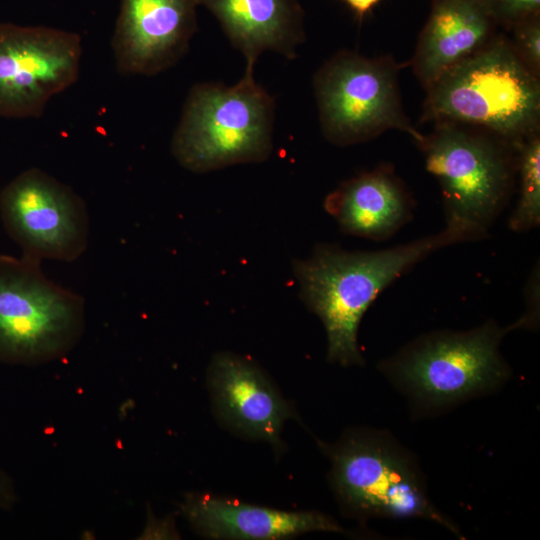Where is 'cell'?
<instances>
[{"label":"cell","mask_w":540,"mask_h":540,"mask_svg":"<svg viewBox=\"0 0 540 540\" xmlns=\"http://www.w3.org/2000/svg\"><path fill=\"white\" fill-rule=\"evenodd\" d=\"M418 147L426 169L440 184L447 224L486 237L513 190L515 147L485 131L451 123H435Z\"/></svg>","instance_id":"cell-4"},{"label":"cell","mask_w":540,"mask_h":540,"mask_svg":"<svg viewBox=\"0 0 540 540\" xmlns=\"http://www.w3.org/2000/svg\"><path fill=\"white\" fill-rule=\"evenodd\" d=\"M497 25L483 0H431L409 62L425 90L444 72L485 46Z\"/></svg>","instance_id":"cell-14"},{"label":"cell","mask_w":540,"mask_h":540,"mask_svg":"<svg viewBox=\"0 0 540 540\" xmlns=\"http://www.w3.org/2000/svg\"><path fill=\"white\" fill-rule=\"evenodd\" d=\"M479 239L463 226L447 224L437 234L385 250L349 252L318 245L310 258L294 261L300 296L325 327L327 359L343 366L362 365L358 328L378 294L432 252Z\"/></svg>","instance_id":"cell-1"},{"label":"cell","mask_w":540,"mask_h":540,"mask_svg":"<svg viewBox=\"0 0 540 540\" xmlns=\"http://www.w3.org/2000/svg\"><path fill=\"white\" fill-rule=\"evenodd\" d=\"M324 207L345 233L378 241L408 222L413 201L393 169L382 165L341 183Z\"/></svg>","instance_id":"cell-15"},{"label":"cell","mask_w":540,"mask_h":540,"mask_svg":"<svg viewBox=\"0 0 540 540\" xmlns=\"http://www.w3.org/2000/svg\"><path fill=\"white\" fill-rule=\"evenodd\" d=\"M181 509L191 527L210 539L273 540L314 531L343 532L321 512L284 511L208 493L187 495Z\"/></svg>","instance_id":"cell-13"},{"label":"cell","mask_w":540,"mask_h":540,"mask_svg":"<svg viewBox=\"0 0 540 540\" xmlns=\"http://www.w3.org/2000/svg\"><path fill=\"white\" fill-rule=\"evenodd\" d=\"M499 27L510 30L520 22L540 15V0H483Z\"/></svg>","instance_id":"cell-19"},{"label":"cell","mask_w":540,"mask_h":540,"mask_svg":"<svg viewBox=\"0 0 540 540\" xmlns=\"http://www.w3.org/2000/svg\"><path fill=\"white\" fill-rule=\"evenodd\" d=\"M200 0H121L112 37L123 75L153 76L174 66L197 29Z\"/></svg>","instance_id":"cell-11"},{"label":"cell","mask_w":540,"mask_h":540,"mask_svg":"<svg viewBox=\"0 0 540 540\" xmlns=\"http://www.w3.org/2000/svg\"><path fill=\"white\" fill-rule=\"evenodd\" d=\"M81 57L77 33L0 22V117H40L77 81Z\"/></svg>","instance_id":"cell-10"},{"label":"cell","mask_w":540,"mask_h":540,"mask_svg":"<svg viewBox=\"0 0 540 540\" xmlns=\"http://www.w3.org/2000/svg\"><path fill=\"white\" fill-rule=\"evenodd\" d=\"M538 269L537 271H534L532 274V277L528 283L527 287V296H528V307L529 310L525 315L522 316L519 321H517L513 328H520L523 326L529 327L531 324H535L536 321V298L539 297V276H538Z\"/></svg>","instance_id":"cell-20"},{"label":"cell","mask_w":540,"mask_h":540,"mask_svg":"<svg viewBox=\"0 0 540 540\" xmlns=\"http://www.w3.org/2000/svg\"><path fill=\"white\" fill-rule=\"evenodd\" d=\"M516 172L519 173L520 195L509 218V228L525 232L540 223V135L534 133L516 146Z\"/></svg>","instance_id":"cell-17"},{"label":"cell","mask_w":540,"mask_h":540,"mask_svg":"<svg viewBox=\"0 0 540 540\" xmlns=\"http://www.w3.org/2000/svg\"><path fill=\"white\" fill-rule=\"evenodd\" d=\"M360 17L369 12L380 0H343Z\"/></svg>","instance_id":"cell-21"},{"label":"cell","mask_w":540,"mask_h":540,"mask_svg":"<svg viewBox=\"0 0 540 540\" xmlns=\"http://www.w3.org/2000/svg\"><path fill=\"white\" fill-rule=\"evenodd\" d=\"M511 329L489 321L465 332L424 335L384 361L381 369L416 402L448 406L504 382L509 368L499 346Z\"/></svg>","instance_id":"cell-6"},{"label":"cell","mask_w":540,"mask_h":540,"mask_svg":"<svg viewBox=\"0 0 540 540\" xmlns=\"http://www.w3.org/2000/svg\"><path fill=\"white\" fill-rule=\"evenodd\" d=\"M0 217L27 258L72 262L87 248L89 216L84 200L38 168L21 172L4 186Z\"/></svg>","instance_id":"cell-9"},{"label":"cell","mask_w":540,"mask_h":540,"mask_svg":"<svg viewBox=\"0 0 540 540\" xmlns=\"http://www.w3.org/2000/svg\"><path fill=\"white\" fill-rule=\"evenodd\" d=\"M327 451L332 489L350 516L422 517L458 534L430 502L414 458L390 436L353 430Z\"/></svg>","instance_id":"cell-5"},{"label":"cell","mask_w":540,"mask_h":540,"mask_svg":"<svg viewBox=\"0 0 540 540\" xmlns=\"http://www.w3.org/2000/svg\"><path fill=\"white\" fill-rule=\"evenodd\" d=\"M422 121L485 131L515 147L539 132L540 82L496 34L426 89Z\"/></svg>","instance_id":"cell-2"},{"label":"cell","mask_w":540,"mask_h":540,"mask_svg":"<svg viewBox=\"0 0 540 540\" xmlns=\"http://www.w3.org/2000/svg\"><path fill=\"white\" fill-rule=\"evenodd\" d=\"M213 407L221 421L248 438L266 441L278 452L285 422L296 416L269 377L253 361L219 352L207 370Z\"/></svg>","instance_id":"cell-12"},{"label":"cell","mask_w":540,"mask_h":540,"mask_svg":"<svg viewBox=\"0 0 540 540\" xmlns=\"http://www.w3.org/2000/svg\"><path fill=\"white\" fill-rule=\"evenodd\" d=\"M406 65L391 55L369 58L350 50L327 60L313 78L325 138L348 146L396 129L420 144L425 135L409 121L399 90L398 74Z\"/></svg>","instance_id":"cell-7"},{"label":"cell","mask_w":540,"mask_h":540,"mask_svg":"<svg viewBox=\"0 0 540 540\" xmlns=\"http://www.w3.org/2000/svg\"><path fill=\"white\" fill-rule=\"evenodd\" d=\"M84 299L49 280L40 262L0 256V358L44 363L66 355L80 340Z\"/></svg>","instance_id":"cell-8"},{"label":"cell","mask_w":540,"mask_h":540,"mask_svg":"<svg viewBox=\"0 0 540 540\" xmlns=\"http://www.w3.org/2000/svg\"><path fill=\"white\" fill-rule=\"evenodd\" d=\"M247 66L232 86L199 83L185 101L171 151L185 169L204 173L266 160L272 151L275 102Z\"/></svg>","instance_id":"cell-3"},{"label":"cell","mask_w":540,"mask_h":540,"mask_svg":"<svg viewBox=\"0 0 540 540\" xmlns=\"http://www.w3.org/2000/svg\"><path fill=\"white\" fill-rule=\"evenodd\" d=\"M200 4L217 18L247 66L254 67L267 50L293 59L305 40L303 10L297 0H200Z\"/></svg>","instance_id":"cell-16"},{"label":"cell","mask_w":540,"mask_h":540,"mask_svg":"<svg viewBox=\"0 0 540 540\" xmlns=\"http://www.w3.org/2000/svg\"><path fill=\"white\" fill-rule=\"evenodd\" d=\"M509 31L515 53L533 74L540 77V15L520 22Z\"/></svg>","instance_id":"cell-18"}]
</instances>
